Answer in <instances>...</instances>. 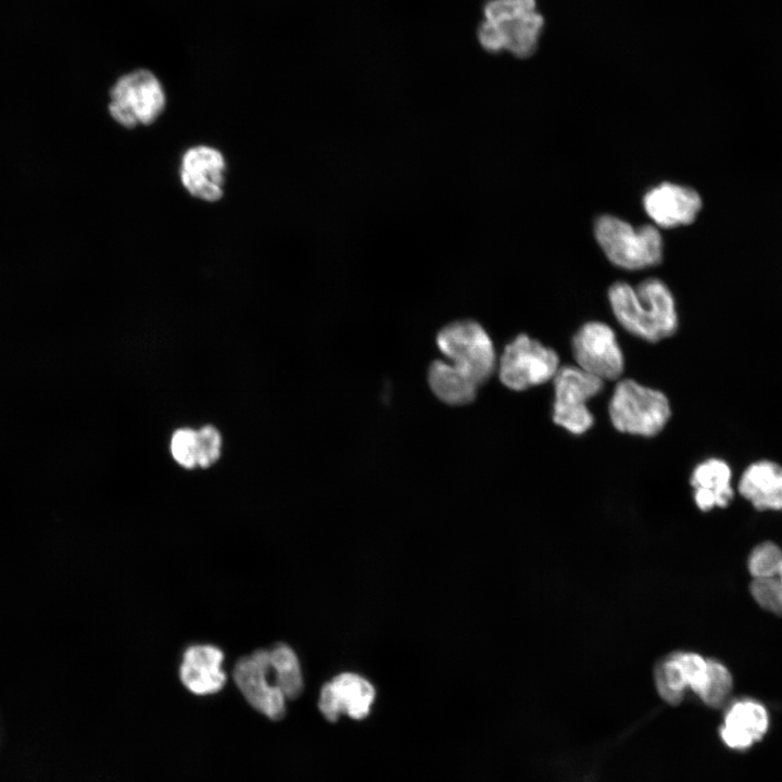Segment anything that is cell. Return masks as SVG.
Listing matches in <instances>:
<instances>
[{
	"label": "cell",
	"instance_id": "cell-20",
	"mask_svg": "<svg viewBox=\"0 0 782 782\" xmlns=\"http://www.w3.org/2000/svg\"><path fill=\"white\" fill-rule=\"evenodd\" d=\"M655 683L660 697L671 705L682 702L688 689L680 664L674 654L663 660L655 669Z\"/></svg>",
	"mask_w": 782,
	"mask_h": 782
},
{
	"label": "cell",
	"instance_id": "cell-12",
	"mask_svg": "<svg viewBox=\"0 0 782 782\" xmlns=\"http://www.w3.org/2000/svg\"><path fill=\"white\" fill-rule=\"evenodd\" d=\"M226 161L220 151L209 146L189 148L181 157L179 176L194 198L216 202L224 195Z\"/></svg>",
	"mask_w": 782,
	"mask_h": 782
},
{
	"label": "cell",
	"instance_id": "cell-28",
	"mask_svg": "<svg viewBox=\"0 0 782 782\" xmlns=\"http://www.w3.org/2000/svg\"><path fill=\"white\" fill-rule=\"evenodd\" d=\"M778 577L782 580V565H781V569H780Z\"/></svg>",
	"mask_w": 782,
	"mask_h": 782
},
{
	"label": "cell",
	"instance_id": "cell-17",
	"mask_svg": "<svg viewBox=\"0 0 782 782\" xmlns=\"http://www.w3.org/2000/svg\"><path fill=\"white\" fill-rule=\"evenodd\" d=\"M428 382L436 396L451 405L470 403L479 388L453 364L442 361H434L429 366Z\"/></svg>",
	"mask_w": 782,
	"mask_h": 782
},
{
	"label": "cell",
	"instance_id": "cell-9",
	"mask_svg": "<svg viewBox=\"0 0 782 782\" xmlns=\"http://www.w3.org/2000/svg\"><path fill=\"white\" fill-rule=\"evenodd\" d=\"M577 366L603 381L617 380L625 369L623 354L611 327L602 321L582 325L572 337Z\"/></svg>",
	"mask_w": 782,
	"mask_h": 782
},
{
	"label": "cell",
	"instance_id": "cell-6",
	"mask_svg": "<svg viewBox=\"0 0 782 782\" xmlns=\"http://www.w3.org/2000/svg\"><path fill=\"white\" fill-rule=\"evenodd\" d=\"M440 351L478 387L494 373L497 362L491 338L474 320L454 321L437 336Z\"/></svg>",
	"mask_w": 782,
	"mask_h": 782
},
{
	"label": "cell",
	"instance_id": "cell-22",
	"mask_svg": "<svg viewBox=\"0 0 782 782\" xmlns=\"http://www.w3.org/2000/svg\"><path fill=\"white\" fill-rule=\"evenodd\" d=\"M782 565V548L767 540L753 547L747 557V569L753 579L777 577Z\"/></svg>",
	"mask_w": 782,
	"mask_h": 782
},
{
	"label": "cell",
	"instance_id": "cell-3",
	"mask_svg": "<svg viewBox=\"0 0 782 782\" xmlns=\"http://www.w3.org/2000/svg\"><path fill=\"white\" fill-rule=\"evenodd\" d=\"M594 237L615 266L640 270L659 264L664 240L655 225L633 227L630 223L610 215H600L594 222Z\"/></svg>",
	"mask_w": 782,
	"mask_h": 782
},
{
	"label": "cell",
	"instance_id": "cell-23",
	"mask_svg": "<svg viewBox=\"0 0 782 782\" xmlns=\"http://www.w3.org/2000/svg\"><path fill=\"white\" fill-rule=\"evenodd\" d=\"M749 593L759 607L782 617V580L778 576L753 579Z\"/></svg>",
	"mask_w": 782,
	"mask_h": 782
},
{
	"label": "cell",
	"instance_id": "cell-21",
	"mask_svg": "<svg viewBox=\"0 0 782 782\" xmlns=\"http://www.w3.org/2000/svg\"><path fill=\"white\" fill-rule=\"evenodd\" d=\"M733 689V677L726 665L716 659H708V679L704 690L697 696L711 708L721 707Z\"/></svg>",
	"mask_w": 782,
	"mask_h": 782
},
{
	"label": "cell",
	"instance_id": "cell-26",
	"mask_svg": "<svg viewBox=\"0 0 782 782\" xmlns=\"http://www.w3.org/2000/svg\"><path fill=\"white\" fill-rule=\"evenodd\" d=\"M198 432V466L213 465L220 455L222 437L213 426H204Z\"/></svg>",
	"mask_w": 782,
	"mask_h": 782
},
{
	"label": "cell",
	"instance_id": "cell-27",
	"mask_svg": "<svg viewBox=\"0 0 782 782\" xmlns=\"http://www.w3.org/2000/svg\"><path fill=\"white\" fill-rule=\"evenodd\" d=\"M318 708L329 722H336L341 717L330 682L325 683L320 689Z\"/></svg>",
	"mask_w": 782,
	"mask_h": 782
},
{
	"label": "cell",
	"instance_id": "cell-13",
	"mask_svg": "<svg viewBox=\"0 0 782 782\" xmlns=\"http://www.w3.org/2000/svg\"><path fill=\"white\" fill-rule=\"evenodd\" d=\"M769 727L770 715L766 705L753 697H740L728 705L719 736L728 748L744 752L760 742Z\"/></svg>",
	"mask_w": 782,
	"mask_h": 782
},
{
	"label": "cell",
	"instance_id": "cell-16",
	"mask_svg": "<svg viewBox=\"0 0 782 782\" xmlns=\"http://www.w3.org/2000/svg\"><path fill=\"white\" fill-rule=\"evenodd\" d=\"M330 683L341 715L363 720L370 714L376 691L367 679L357 673L343 672Z\"/></svg>",
	"mask_w": 782,
	"mask_h": 782
},
{
	"label": "cell",
	"instance_id": "cell-19",
	"mask_svg": "<svg viewBox=\"0 0 782 782\" xmlns=\"http://www.w3.org/2000/svg\"><path fill=\"white\" fill-rule=\"evenodd\" d=\"M269 652L272 673L277 686L287 699L299 697L303 691V676L295 652L287 644L278 643Z\"/></svg>",
	"mask_w": 782,
	"mask_h": 782
},
{
	"label": "cell",
	"instance_id": "cell-11",
	"mask_svg": "<svg viewBox=\"0 0 782 782\" xmlns=\"http://www.w3.org/2000/svg\"><path fill=\"white\" fill-rule=\"evenodd\" d=\"M642 202L655 226L667 229L692 224L703 206L702 198L695 189L671 181L652 187L645 192Z\"/></svg>",
	"mask_w": 782,
	"mask_h": 782
},
{
	"label": "cell",
	"instance_id": "cell-5",
	"mask_svg": "<svg viewBox=\"0 0 782 782\" xmlns=\"http://www.w3.org/2000/svg\"><path fill=\"white\" fill-rule=\"evenodd\" d=\"M109 97L110 115L128 129L151 125L163 113L166 104L163 85L146 68H137L118 77Z\"/></svg>",
	"mask_w": 782,
	"mask_h": 782
},
{
	"label": "cell",
	"instance_id": "cell-10",
	"mask_svg": "<svg viewBox=\"0 0 782 782\" xmlns=\"http://www.w3.org/2000/svg\"><path fill=\"white\" fill-rule=\"evenodd\" d=\"M232 674L239 691L254 709L272 720L286 715L287 698L273 677L268 649L241 657Z\"/></svg>",
	"mask_w": 782,
	"mask_h": 782
},
{
	"label": "cell",
	"instance_id": "cell-7",
	"mask_svg": "<svg viewBox=\"0 0 782 782\" xmlns=\"http://www.w3.org/2000/svg\"><path fill=\"white\" fill-rule=\"evenodd\" d=\"M497 369L505 387L524 391L553 380L559 369V357L553 349L520 333L505 346Z\"/></svg>",
	"mask_w": 782,
	"mask_h": 782
},
{
	"label": "cell",
	"instance_id": "cell-14",
	"mask_svg": "<svg viewBox=\"0 0 782 782\" xmlns=\"http://www.w3.org/2000/svg\"><path fill=\"white\" fill-rule=\"evenodd\" d=\"M223 661L224 653L219 647L211 644L191 645L182 655L180 681L197 695L217 693L227 680Z\"/></svg>",
	"mask_w": 782,
	"mask_h": 782
},
{
	"label": "cell",
	"instance_id": "cell-24",
	"mask_svg": "<svg viewBox=\"0 0 782 782\" xmlns=\"http://www.w3.org/2000/svg\"><path fill=\"white\" fill-rule=\"evenodd\" d=\"M674 656L682 668L688 689L698 696L708 679V659L692 652H678Z\"/></svg>",
	"mask_w": 782,
	"mask_h": 782
},
{
	"label": "cell",
	"instance_id": "cell-2",
	"mask_svg": "<svg viewBox=\"0 0 782 782\" xmlns=\"http://www.w3.org/2000/svg\"><path fill=\"white\" fill-rule=\"evenodd\" d=\"M481 13L477 39L484 51L508 52L517 59L538 51L545 20L537 0H484Z\"/></svg>",
	"mask_w": 782,
	"mask_h": 782
},
{
	"label": "cell",
	"instance_id": "cell-1",
	"mask_svg": "<svg viewBox=\"0 0 782 782\" xmlns=\"http://www.w3.org/2000/svg\"><path fill=\"white\" fill-rule=\"evenodd\" d=\"M608 300L618 323L642 340L658 342L678 329L674 298L658 278H647L634 288L617 281L608 289Z\"/></svg>",
	"mask_w": 782,
	"mask_h": 782
},
{
	"label": "cell",
	"instance_id": "cell-8",
	"mask_svg": "<svg viewBox=\"0 0 782 782\" xmlns=\"http://www.w3.org/2000/svg\"><path fill=\"white\" fill-rule=\"evenodd\" d=\"M552 381L553 421L572 434L586 432L594 424L586 402L603 390L605 381L572 365L559 367Z\"/></svg>",
	"mask_w": 782,
	"mask_h": 782
},
{
	"label": "cell",
	"instance_id": "cell-15",
	"mask_svg": "<svg viewBox=\"0 0 782 782\" xmlns=\"http://www.w3.org/2000/svg\"><path fill=\"white\" fill-rule=\"evenodd\" d=\"M739 494L759 512H782V465L758 459L741 474Z\"/></svg>",
	"mask_w": 782,
	"mask_h": 782
},
{
	"label": "cell",
	"instance_id": "cell-18",
	"mask_svg": "<svg viewBox=\"0 0 782 782\" xmlns=\"http://www.w3.org/2000/svg\"><path fill=\"white\" fill-rule=\"evenodd\" d=\"M731 481V466L724 459L716 457L697 464L690 477L693 489L703 488L714 492L716 506L720 508L729 506L734 499Z\"/></svg>",
	"mask_w": 782,
	"mask_h": 782
},
{
	"label": "cell",
	"instance_id": "cell-4",
	"mask_svg": "<svg viewBox=\"0 0 782 782\" xmlns=\"http://www.w3.org/2000/svg\"><path fill=\"white\" fill-rule=\"evenodd\" d=\"M608 413L618 431L646 438L657 436L671 416L669 401L661 391L632 379L616 383Z\"/></svg>",
	"mask_w": 782,
	"mask_h": 782
},
{
	"label": "cell",
	"instance_id": "cell-25",
	"mask_svg": "<svg viewBox=\"0 0 782 782\" xmlns=\"http://www.w3.org/2000/svg\"><path fill=\"white\" fill-rule=\"evenodd\" d=\"M171 452L175 461L185 468L198 466V432L190 428H181L174 432L171 440Z\"/></svg>",
	"mask_w": 782,
	"mask_h": 782
}]
</instances>
